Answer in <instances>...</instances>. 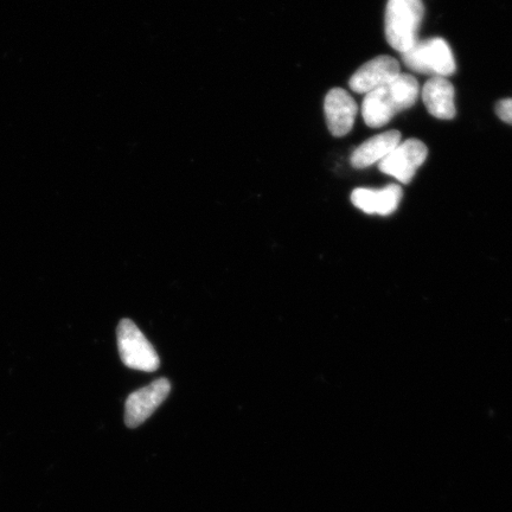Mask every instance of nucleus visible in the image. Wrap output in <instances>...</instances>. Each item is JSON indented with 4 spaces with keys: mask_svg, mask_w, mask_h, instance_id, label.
I'll list each match as a JSON object with an SVG mask.
<instances>
[{
    "mask_svg": "<svg viewBox=\"0 0 512 512\" xmlns=\"http://www.w3.org/2000/svg\"><path fill=\"white\" fill-rule=\"evenodd\" d=\"M402 61L415 73L447 78L456 73L457 66L448 43L440 37L419 41L402 54Z\"/></svg>",
    "mask_w": 512,
    "mask_h": 512,
    "instance_id": "3",
    "label": "nucleus"
},
{
    "mask_svg": "<svg viewBox=\"0 0 512 512\" xmlns=\"http://www.w3.org/2000/svg\"><path fill=\"white\" fill-rule=\"evenodd\" d=\"M498 118L509 125H512V99H504L496 104Z\"/></svg>",
    "mask_w": 512,
    "mask_h": 512,
    "instance_id": "12",
    "label": "nucleus"
},
{
    "mask_svg": "<svg viewBox=\"0 0 512 512\" xmlns=\"http://www.w3.org/2000/svg\"><path fill=\"white\" fill-rule=\"evenodd\" d=\"M428 156L427 146L419 139H408L400 143L389 156L381 160L380 171L398 179L403 184L411 183L416 171Z\"/></svg>",
    "mask_w": 512,
    "mask_h": 512,
    "instance_id": "5",
    "label": "nucleus"
},
{
    "mask_svg": "<svg viewBox=\"0 0 512 512\" xmlns=\"http://www.w3.org/2000/svg\"><path fill=\"white\" fill-rule=\"evenodd\" d=\"M419 93V81L412 75L400 73L386 85L366 95L362 104L364 123L371 128L387 125L396 114L413 107Z\"/></svg>",
    "mask_w": 512,
    "mask_h": 512,
    "instance_id": "1",
    "label": "nucleus"
},
{
    "mask_svg": "<svg viewBox=\"0 0 512 512\" xmlns=\"http://www.w3.org/2000/svg\"><path fill=\"white\" fill-rule=\"evenodd\" d=\"M324 111L332 136L344 137L354 127L358 105L347 91L334 88L325 96Z\"/></svg>",
    "mask_w": 512,
    "mask_h": 512,
    "instance_id": "8",
    "label": "nucleus"
},
{
    "mask_svg": "<svg viewBox=\"0 0 512 512\" xmlns=\"http://www.w3.org/2000/svg\"><path fill=\"white\" fill-rule=\"evenodd\" d=\"M400 74V63L392 56L382 55L364 63L351 76L349 86L357 94H368L386 85Z\"/></svg>",
    "mask_w": 512,
    "mask_h": 512,
    "instance_id": "7",
    "label": "nucleus"
},
{
    "mask_svg": "<svg viewBox=\"0 0 512 512\" xmlns=\"http://www.w3.org/2000/svg\"><path fill=\"white\" fill-rule=\"evenodd\" d=\"M117 335L119 354L126 367L147 373L159 368L160 361L155 348L132 320H121Z\"/></svg>",
    "mask_w": 512,
    "mask_h": 512,
    "instance_id": "4",
    "label": "nucleus"
},
{
    "mask_svg": "<svg viewBox=\"0 0 512 512\" xmlns=\"http://www.w3.org/2000/svg\"><path fill=\"white\" fill-rule=\"evenodd\" d=\"M454 96H456V91H454L452 83L441 76H434L428 80L422 89V100H424L427 111L433 117L441 120H452L456 117Z\"/></svg>",
    "mask_w": 512,
    "mask_h": 512,
    "instance_id": "10",
    "label": "nucleus"
},
{
    "mask_svg": "<svg viewBox=\"0 0 512 512\" xmlns=\"http://www.w3.org/2000/svg\"><path fill=\"white\" fill-rule=\"evenodd\" d=\"M424 15L422 0H388L384 31L389 46L401 54L415 46Z\"/></svg>",
    "mask_w": 512,
    "mask_h": 512,
    "instance_id": "2",
    "label": "nucleus"
},
{
    "mask_svg": "<svg viewBox=\"0 0 512 512\" xmlns=\"http://www.w3.org/2000/svg\"><path fill=\"white\" fill-rule=\"evenodd\" d=\"M170 390V382L166 379H159L128 396L125 405L127 427L137 428L144 424L168 398Z\"/></svg>",
    "mask_w": 512,
    "mask_h": 512,
    "instance_id": "6",
    "label": "nucleus"
},
{
    "mask_svg": "<svg viewBox=\"0 0 512 512\" xmlns=\"http://www.w3.org/2000/svg\"><path fill=\"white\" fill-rule=\"evenodd\" d=\"M401 143V132L388 131L366 140L352 152L350 164L355 169H366L381 162Z\"/></svg>",
    "mask_w": 512,
    "mask_h": 512,
    "instance_id": "11",
    "label": "nucleus"
},
{
    "mask_svg": "<svg viewBox=\"0 0 512 512\" xmlns=\"http://www.w3.org/2000/svg\"><path fill=\"white\" fill-rule=\"evenodd\" d=\"M401 198L402 189L396 184L380 190L358 188L351 194V202L355 207L364 213L382 216L393 214L398 209Z\"/></svg>",
    "mask_w": 512,
    "mask_h": 512,
    "instance_id": "9",
    "label": "nucleus"
}]
</instances>
